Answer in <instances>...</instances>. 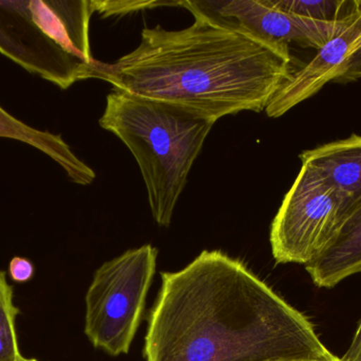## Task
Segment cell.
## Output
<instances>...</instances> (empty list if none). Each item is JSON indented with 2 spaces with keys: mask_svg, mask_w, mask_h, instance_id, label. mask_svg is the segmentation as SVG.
Wrapping results in <instances>:
<instances>
[{
  "mask_svg": "<svg viewBox=\"0 0 361 361\" xmlns=\"http://www.w3.org/2000/svg\"><path fill=\"white\" fill-rule=\"evenodd\" d=\"M146 361H337L312 322L242 261L204 250L162 273Z\"/></svg>",
  "mask_w": 361,
  "mask_h": 361,
  "instance_id": "1",
  "label": "cell"
},
{
  "mask_svg": "<svg viewBox=\"0 0 361 361\" xmlns=\"http://www.w3.org/2000/svg\"><path fill=\"white\" fill-rule=\"evenodd\" d=\"M188 11L192 25L173 31L145 28L139 46L116 63L99 61L94 78L216 122L241 112H265L294 72L290 46Z\"/></svg>",
  "mask_w": 361,
  "mask_h": 361,
  "instance_id": "2",
  "label": "cell"
},
{
  "mask_svg": "<svg viewBox=\"0 0 361 361\" xmlns=\"http://www.w3.org/2000/svg\"><path fill=\"white\" fill-rule=\"evenodd\" d=\"M216 121L186 108L114 90L99 119L135 157L152 218L169 227L191 167Z\"/></svg>",
  "mask_w": 361,
  "mask_h": 361,
  "instance_id": "3",
  "label": "cell"
},
{
  "mask_svg": "<svg viewBox=\"0 0 361 361\" xmlns=\"http://www.w3.org/2000/svg\"><path fill=\"white\" fill-rule=\"evenodd\" d=\"M93 0L0 1V53L32 73L68 89L94 78L91 54Z\"/></svg>",
  "mask_w": 361,
  "mask_h": 361,
  "instance_id": "4",
  "label": "cell"
},
{
  "mask_svg": "<svg viewBox=\"0 0 361 361\" xmlns=\"http://www.w3.org/2000/svg\"><path fill=\"white\" fill-rule=\"evenodd\" d=\"M158 249L141 246L104 263L86 294L85 334L110 356L126 355L141 324Z\"/></svg>",
  "mask_w": 361,
  "mask_h": 361,
  "instance_id": "5",
  "label": "cell"
},
{
  "mask_svg": "<svg viewBox=\"0 0 361 361\" xmlns=\"http://www.w3.org/2000/svg\"><path fill=\"white\" fill-rule=\"evenodd\" d=\"M345 218L335 189L301 165L271 223L269 241L276 263L305 266L326 247Z\"/></svg>",
  "mask_w": 361,
  "mask_h": 361,
  "instance_id": "6",
  "label": "cell"
},
{
  "mask_svg": "<svg viewBox=\"0 0 361 361\" xmlns=\"http://www.w3.org/2000/svg\"><path fill=\"white\" fill-rule=\"evenodd\" d=\"M180 6L237 25L271 42L288 46L295 42L318 50L338 35L352 16L339 21L313 20L278 10L265 0L180 1Z\"/></svg>",
  "mask_w": 361,
  "mask_h": 361,
  "instance_id": "7",
  "label": "cell"
},
{
  "mask_svg": "<svg viewBox=\"0 0 361 361\" xmlns=\"http://www.w3.org/2000/svg\"><path fill=\"white\" fill-rule=\"evenodd\" d=\"M310 167L339 195L345 218L361 206V136H350L300 154Z\"/></svg>",
  "mask_w": 361,
  "mask_h": 361,
  "instance_id": "8",
  "label": "cell"
},
{
  "mask_svg": "<svg viewBox=\"0 0 361 361\" xmlns=\"http://www.w3.org/2000/svg\"><path fill=\"white\" fill-rule=\"evenodd\" d=\"M318 288H333L361 273V206L347 216L326 247L305 265Z\"/></svg>",
  "mask_w": 361,
  "mask_h": 361,
  "instance_id": "9",
  "label": "cell"
},
{
  "mask_svg": "<svg viewBox=\"0 0 361 361\" xmlns=\"http://www.w3.org/2000/svg\"><path fill=\"white\" fill-rule=\"evenodd\" d=\"M0 138L17 140L37 148L59 163L74 184L88 186L95 179V173L72 152L59 135L38 131L21 122L0 106Z\"/></svg>",
  "mask_w": 361,
  "mask_h": 361,
  "instance_id": "10",
  "label": "cell"
},
{
  "mask_svg": "<svg viewBox=\"0 0 361 361\" xmlns=\"http://www.w3.org/2000/svg\"><path fill=\"white\" fill-rule=\"evenodd\" d=\"M267 4L298 16L317 21H339L347 18L360 8L361 1L347 0H265Z\"/></svg>",
  "mask_w": 361,
  "mask_h": 361,
  "instance_id": "11",
  "label": "cell"
},
{
  "mask_svg": "<svg viewBox=\"0 0 361 361\" xmlns=\"http://www.w3.org/2000/svg\"><path fill=\"white\" fill-rule=\"evenodd\" d=\"M19 309L14 304V288L8 283L6 273L0 271V361H21L16 319Z\"/></svg>",
  "mask_w": 361,
  "mask_h": 361,
  "instance_id": "12",
  "label": "cell"
},
{
  "mask_svg": "<svg viewBox=\"0 0 361 361\" xmlns=\"http://www.w3.org/2000/svg\"><path fill=\"white\" fill-rule=\"evenodd\" d=\"M95 12L105 17L125 15L135 11L152 8L159 6H180L179 2L166 1H99L93 0Z\"/></svg>",
  "mask_w": 361,
  "mask_h": 361,
  "instance_id": "13",
  "label": "cell"
},
{
  "mask_svg": "<svg viewBox=\"0 0 361 361\" xmlns=\"http://www.w3.org/2000/svg\"><path fill=\"white\" fill-rule=\"evenodd\" d=\"M35 275L33 263L23 256H14L8 265V276L15 283H27Z\"/></svg>",
  "mask_w": 361,
  "mask_h": 361,
  "instance_id": "14",
  "label": "cell"
},
{
  "mask_svg": "<svg viewBox=\"0 0 361 361\" xmlns=\"http://www.w3.org/2000/svg\"><path fill=\"white\" fill-rule=\"evenodd\" d=\"M343 361H361V320L358 324L357 331L354 335L351 345L347 353L341 358Z\"/></svg>",
  "mask_w": 361,
  "mask_h": 361,
  "instance_id": "15",
  "label": "cell"
},
{
  "mask_svg": "<svg viewBox=\"0 0 361 361\" xmlns=\"http://www.w3.org/2000/svg\"><path fill=\"white\" fill-rule=\"evenodd\" d=\"M21 361H38L37 360H35V358H25L23 357V360Z\"/></svg>",
  "mask_w": 361,
  "mask_h": 361,
  "instance_id": "16",
  "label": "cell"
},
{
  "mask_svg": "<svg viewBox=\"0 0 361 361\" xmlns=\"http://www.w3.org/2000/svg\"><path fill=\"white\" fill-rule=\"evenodd\" d=\"M337 361H343V360H341H341H337Z\"/></svg>",
  "mask_w": 361,
  "mask_h": 361,
  "instance_id": "17",
  "label": "cell"
}]
</instances>
